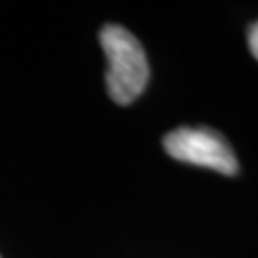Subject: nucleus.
Listing matches in <instances>:
<instances>
[{
	"label": "nucleus",
	"instance_id": "nucleus-1",
	"mask_svg": "<svg viewBox=\"0 0 258 258\" xmlns=\"http://www.w3.org/2000/svg\"><path fill=\"white\" fill-rule=\"evenodd\" d=\"M99 43L108 58V95L118 106H129L149 84L151 69L147 52L138 39L118 24H106L101 28Z\"/></svg>",
	"mask_w": 258,
	"mask_h": 258
},
{
	"label": "nucleus",
	"instance_id": "nucleus-2",
	"mask_svg": "<svg viewBox=\"0 0 258 258\" xmlns=\"http://www.w3.org/2000/svg\"><path fill=\"white\" fill-rule=\"evenodd\" d=\"M170 157L191 166L211 168L222 174H237L239 164L230 144L209 127H179L164 138Z\"/></svg>",
	"mask_w": 258,
	"mask_h": 258
},
{
	"label": "nucleus",
	"instance_id": "nucleus-3",
	"mask_svg": "<svg viewBox=\"0 0 258 258\" xmlns=\"http://www.w3.org/2000/svg\"><path fill=\"white\" fill-rule=\"evenodd\" d=\"M247 45H249V52L258 60V22H254L247 30Z\"/></svg>",
	"mask_w": 258,
	"mask_h": 258
}]
</instances>
